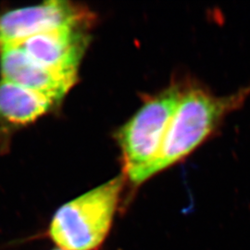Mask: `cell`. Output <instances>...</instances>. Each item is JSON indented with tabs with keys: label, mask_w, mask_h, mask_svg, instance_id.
<instances>
[{
	"label": "cell",
	"mask_w": 250,
	"mask_h": 250,
	"mask_svg": "<svg viewBox=\"0 0 250 250\" xmlns=\"http://www.w3.org/2000/svg\"><path fill=\"white\" fill-rule=\"evenodd\" d=\"M250 96V86L217 96L197 83L187 82L161 149L144 172L142 184L193 154L218 132L227 117L244 106Z\"/></svg>",
	"instance_id": "obj_1"
},
{
	"label": "cell",
	"mask_w": 250,
	"mask_h": 250,
	"mask_svg": "<svg viewBox=\"0 0 250 250\" xmlns=\"http://www.w3.org/2000/svg\"><path fill=\"white\" fill-rule=\"evenodd\" d=\"M17 46L47 69L77 76L87 36L82 27L62 28L33 36Z\"/></svg>",
	"instance_id": "obj_6"
},
{
	"label": "cell",
	"mask_w": 250,
	"mask_h": 250,
	"mask_svg": "<svg viewBox=\"0 0 250 250\" xmlns=\"http://www.w3.org/2000/svg\"><path fill=\"white\" fill-rule=\"evenodd\" d=\"M186 84L185 81H175L147 99L118 134L125 177L135 187L142 185L144 172L159 154Z\"/></svg>",
	"instance_id": "obj_3"
},
{
	"label": "cell",
	"mask_w": 250,
	"mask_h": 250,
	"mask_svg": "<svg viewBox=\"0 0 250 250\" xmlns=\"http://www.w3.org/2000/svg\"><path fill=\"white\" fill-rule=\"evenodd\" d=\"M54 102L13 83L0 81V139L46 113Z\"/></svg>",
	"instance_id": "obj_7"
},
{
	"label": "cell",
	"mask_w": 250,
	"mask_h": 250,
	"mask_svg": "<svg viewBox=\"0 0 250 250\" xmlns=\"http://www.w3.org/2000/svg\"><path fill=\"white\" fill-rule=\"evenodd\" d=\"M0 72L3 80L31 90L54 103L63 99L76 82L75 75L45 68L17 45L0 48Z\"/></svg>",
	"instance_id": "obj_5"
},
{
	"label": "cell",
	"mask_w": 250,
	"mask_h": 250,
	"mask_svg": "<svg viewBox=\"0 0 250 250\" xmlns=\"http://www.w3.org/2000/svg\"><path fill=\"white\" fill-rule=\"evenodd\" d=\"M61 250V249H56V250Z\"/></svg>",
	"instance_id": "obj_8"
},
{
	"label": "cell",
	"mask_w": 250,
	"mask_h": 250,
	"mask_svg": "<svg viewBox=\"0 0 250 250\" xmlns=\"http://www.w3.org/2000/svg\"><path fill=\"white\" fill-rule=\"evenodd\" d=\"M93 18L88 9L62 0L11 9L0 13V48L20 45L33 36L57 29L85 28Z\"/></svg>",
	"instance_id": "obj_4"
},
{
	"label": "cell",
	"mask_w": 250,
	"mask_h": 250,
	"mask_svg": "<svg viewBox=\"0 0 250 250\" xmlns=\"http://www.w3.org/2000/svg\"><path fill=\"white\" fill-rule=\"evenodd\" d=\"M120 175L62 206L47 235L62 250H99L110 232L125 186Z\"/></svg>",
	"instance_id": "obj_2"
}]
</instances>
